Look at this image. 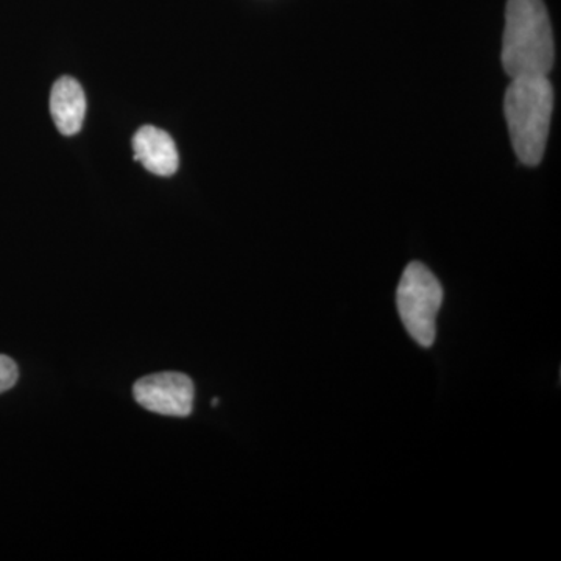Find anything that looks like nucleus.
<instances>
[{
    "label": "nucleus",
    "instance_id": "nucleus-1",
    "mask_svg": "<svg viewBox=\"0 0 561 561\" xmlns=\"http://www.w3.org/2000/svg\"><path fill=\"white\" fill-rule=\"evenodd\" d=\"M501 60L512 79L548 77L551 72L556 47L542 0H508Z\"/></svg>",
    "mask_w": 561,
    "mask_h": 561
},
{
    "label": "nucleus",
    "instance_id": "nucleus-2",
    "mask_svg": "<svg viewBox=\"0 0 561 561\" xmlns=\"http://www.w3.org/2000/svg\"><path fill=\"white\" fill-rule=\"evenodd\" d=\"M553 90L548 77H518L505 92L504 113L513 150L526 165L540 164L548 144Z\"/></svg>",
    "mask_w": 561,
    "mask_h": 561
},
{
    "label": "nucleus",
    "instance_id": "nucleus-3",
    "mask_svg": "<svg viewBox=\"0 0 561 561\" xmlns=\"http://www.w3.org/2000/svg\"><path fill=\"white\" fill-rule=\"evenodd\" d=\"M442 302L443 287L437 276L421 262H411L398 286V312L405 331L424 348L434 345Z\"/></svg>",
    "mask_w": 561,
    "mask_h": 561
},
{
    "label": "nucleus",
    "instance_id": "nucleus-4",
    "mask_svg": "<svg viewBox=\"0 0 561 561\" xmlns=\"http://www.w3.org/2000/svg\"><path fill=\"white\" fill-rule=\"evenodd\" d=\"M133 394L147 411L186 419L194 409V382L183 373L164 371L136 381Z\"/></svg>",
    "mask_w": 561,
    "mask_h": 561
},
{
    "label": "nucleus",
    "instance_id": "nucleus-5",
    "mask_svg": "<svg viewBox=\"0 0 561 561\" xmlns=\"http://www.w3.org/2000/svg\"><path fill=\"white\" fill-rule=\"evenodd\" d=\"M135 161L158 176H172L179 171L180 157L175 140L168 131L146 125L133 138Z\"/></svg>",
    "mask_w": 561,
    "mask_h": 561
},
{
    "label": "nucleus",
    "instance_id": "nucleus-6",
    "mask_svg": "<svg viewBox=\"0 0 561 561\" xmlns=\"http://www.w3.org/2000/svg\"><path fill=\"white\" fill-rule=\"evenodd\" d=\"M50 114L58 131L65 136L77 135L83 127L87 114V95L72 77H61L50 92Z\"/></svg>",
    "mask_w": 561,
    "mask_h": 561
},
{
    "label": "nucleus",
    "instance_id": "nucleus-7",
    "mask_svg": "<svg viewBox=\"0 0 561 561\" xmlns=\"http://www.w3.org/2000/svg\"><path fill=\"white\" fill-rule=\"evenodd\" d=\"M18 378H20V371H18L16 362L0 354V393L13 389Z\"/></svg>",
    "mask_w": 561,
    "mask_h": 561
},
{
    "label": "nucleus",
    "instance_id": "nucleus-8",
    "mask_svg": "<svg viewBox=\"0 0 561 561\" xmlns=\"http://www.w3.org/2000/svg\"><path fill=\"white\" fill-rule=\"evenodd\" d=\"M217 404H219V400H217V398H214V400H213L214 408H216Z\"/></svg>",
    "mask_w": 561,
    "mask_h": 561
}]
</instances>
